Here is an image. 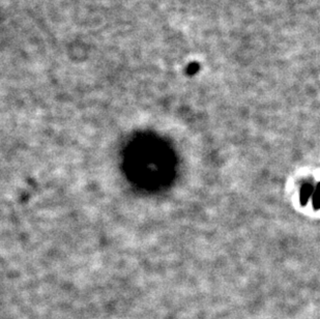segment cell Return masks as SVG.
Instances as JSON below:
<instances>
[{
  "label": "cell",
  "instance_id": "6da1fadb",
  "mask_svg": "<svg viewBox=\"0 0 320 319\" xmlns=\"http://www.w3.org/2000/svg\"><path fill=\"white\" fill-rule=\"evenodd\" d=\"M315 188L312 183H305L304 186L301 187L300 189V203L302 205H305L308 203V201L313 197L314 195V192H315Z\"/></svg>",
  "mask_w": 320,
  "mask_h": 319
},
{
  "label": "cell",
  "instance_id": "7a4b0ae2",
  "mask_svg": "<svg viewBox=\"0 0 320 319\" xmlns=\"http://www.w3.org/2000/svg\"><path fill=\"white\" fill-rule=\"evenodd\" d=\"M313 200V206L315 209H320V182L317 184L315 188L314 195L312 197Z\"/></svg>",
  "mask_w": 320,
  "mask_h": 319
}]
</instances>
